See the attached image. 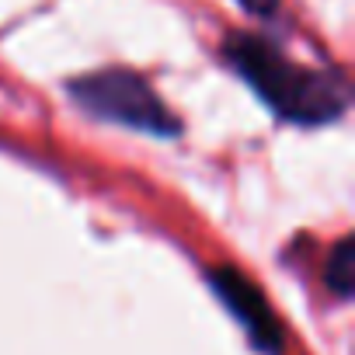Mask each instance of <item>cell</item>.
I'll use <instances>...</instances> for the list:
<instances>
[{"mask_svg":"<svg viewBox=\"0 0 355 355\" xmlns=\"http://www.w3.org/2000/svg\"><path fill=\"white\" fill-rule=\"evenodd\" d=\"M352 261H355V251H352V241H341L334 251H331V261L324 268V282L345 300L352 293Z\"/></svg>","mask_w":355,"mask_h":355,"instance_id":"obj_4","label":"cell"},{"mask_svg":"<svg viewBox=\"0 0 355 355\" xmlns=\"http://www.w3.org/2000/svg\"><path fill=\"white\" fill-rule=\"evenodd\" d=\"M251 18H272L279 11V0H237Z\"/></svg>","mask_w":355,"mask_h":355,"instance_id":"obj_5","label":"cell"},{"mask_svg":"<svg viewBox=\"0 0 355 355\" xmlns=\"http://www.w3.org/2000/svg\"><path fill=\"white\" fill-rule=\"evenodd\" d=\"M67 94L91 119L125 125V129H136V132H146L157 139L182 136V119L164 105V98L136 70L105 67V70L73 77L67 84Z\"/></svg>","mask_w":355,"mask_h":355,"instance_id":"obj_2","label":"cell"},{"mask_svg":"<svg viewBox=\"0 0 355 355\" xmlns=\"http://www.w3.org/2000/svg\"><path fill=\"white\" fill-rule=\"evenodd\" d=\"M223 60L282 122L313 129L338 122L348 112V80L338 70H313L293 63L261 35H227Z\"/></svg>","mask_w":355,"mask_h":355,"instance_id":"obj_1","label":"cell"},{"mask_svg":"<svg viewBox=\"0 0 355 355\" xmlns=\"http://www.w3.org/2000/svg\"><path fill=\"white\" fill-rule=\"evenodd\" d=\"M209 286L227 303V310L248 327L254 345H261L265 352H279V345H282L279 320H275L272 306L265 303V296L258 293V286L248 275H241L234 268H213L209 272Z\"/></svg>","mask_w":355,"mask_h":355,"instance_id":"obj_3","label":"cell"}]
</instances>
